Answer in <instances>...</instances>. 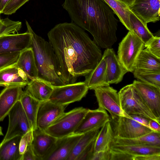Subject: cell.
Instances as JSON below:
<instances>
[{"mask_svg":"<svg viewBox=\"0 0 160 160\" xmlns=\"http://www.w3.org/2000/svg\"><path fill=\"white\" fill-rule=\"evenodd\" d=\"M47 35L55 56L58 75L66 84L88 75L102 58L100 48L72 22L56 25Z\"/></svg>","mask_w":160,"mask_h":160,"instance_id":"1","label":"cell"},{"mask_svg":"<svg viewBox=\"0 0 160 160\" xmlns=\"http://www.w3.org/2000/svg\"><path fill=\"white\" fill-rule=\"evenodd\" d=\"M27 31L31 34L32 48L38 70V78L54 86L66 84L58 74L56 59L53 48L49 42L37 35L26 21Z\"/></svg>","mask_w":160,"mask_h":160,"instance_id":"2","label":"cell"},{"mask_svg":"<svg viewBox=\"0 0 160 160\" xmlns=\"http://www.w3.org/2000/svg\"><path fill=\"white\" fill-rule=\"evenodd\" d=\"M121 108L125 114L141 116L159 122L150 109L145 104L132 84L127 85L118 92Z\"/></svg>","mask_w":160,"mask_h":160,"instance_id":"3","label":"cell"},{"mask_svg":"<svg viewBox=\"0 0 160 160\" xmlns=\"http://www.w3.org/2000/svg\"><path fill=\"white\" fill-rule=\"evenodd\" d=\"M88 109L82 107L75 108L64 112L44 131L57 138H60L73 134Z\"/></svg>","mask_w":160,"mask_h":160,"instance_id":"4","label":"cell"},{"mask_svg":"<svg viewBox=\"0 0 160 160\" xmlns=\"http://www.w3.org/2000/svg\"><path fill=\"white\" fill-rule=\"evenodd\" d=\"M145 48V45L140 39L130 31L119 43L117 56L128 72H133L137 58Z\"/></svg>","mask_w":160,"mask_h":160,"instance_id":"5","label":"cell"},{"mask_svg":"<svg viewBox=\"0 0 160 160\" xmlns=\"http://www.w3.org/2000/svg\"><path fill=\"white\" fill-rule=\"evenodd\" d=\"M88 90L84 81L53 86V90L49 100L57 104L67 106L81 100L86 95Z\"/></svg>","mask_w":160,"mask_h":160,"instance_id":"6","label":"cell"},{"mask_svg":"<svg viewBox=\"0 0 160 160\" xmlns=\"http://www.w3.org/2000/svg\"><path fill=\"white\" fill-rule=\"evenodd\" d=\"M110 122L114 137L119 138H133L154 131L131 118L120 116Z\"/></svg>","mask_w":160,"mask_h":160,"instance_id":"7","label":"cell"},{"mask_svg":"<svg viewBox=\"0 0 160 160\" xmlns=\"http://www.w3.org/2000/svg\"><path fill=\"white\" fill-rule=\"evenodd\" d=\"M8 115L9 118L8 129L0 144L16 136L22 137L32 129L20 100L14 105Z\"/></svg>","mask_w":160,"mask_h":160,"instance_id":"8","label":"cell"},{"mask_svg":"<svg viewBox=\"0 0 160 160\" xmlns=\"http://www.w3.org/2000/svg\"><path fill=\"white\" fill-rule=\"evenodd\" d=\"M93 90L98 108L107 110L111 115V119H114L120 116L129 117L121 108L119 94L116 90L108 86L97 88Z\"/></svg>","mask_w":160,"mask_h":160,"instance_id":"9","label":"cell"},{"mask_svg":"<svg viewBox=\"0 0 160 160\" xmlns=\"http://www.w3.org/2000/svg\"><path fill=\"white\" fill-rule=\"evenodd\" d=\"M128 8L146 25L160 20V0H135Z\"/></svg>","mask_w":160,"mask_h":160,"instance_id":"10","label":"cell"},{"mask_svg":"<svg viewBox=\"0 0 160 160\" xmlns=\"http://www.w3.org/2000/svg\"><path fill=\"white\" fill-rule=\"evenodd\" d=\"M155 117L160 121V88L134 80L132 83Z\"/></svg>","mask_w":160,"mask_h":160,"instance_id":"11","label":"cell"},{"mask_svg":"<svg viewBox=\"0 0 160 160\" xmlns=\"http://www.w3.org/2000/svg\"><path fill=\"white\" fill-rule=\"evenodd\" d=\"M66 107L49 100L40 102L36 117L37 128L44 131L64 112Z\"/></svg>","mask_w":160,"mask_h":160,"instance_id":"12","label":"cell"},{"mask_svg":"<svg viewBox=\"0 0 160 160\" xmlns=\"http://www.w3.org/2000/svg\"><path fill=\"white\" fill-rule=\"evenodd\" d=\"M31 35L28 31L2 36L0 37V54L21 52L31 47Z\"/></svg>","mask_w":160,"mask_h":160,"instance_id":"13","label":"cell"},{"mask_svg":"<svg viewBox=\"0 0 160 160\" xmlns=\"http://www.w3.org/2000/svg\"><path fill=\"white\" fill-rule=\"evenodd\" d=\"M110 120L105 110L99 108L95 110L88 109L73 134H83L96 128H100Z\"/></svg>","mask_w":160,"mask_h":160,"instance_id":"14","label":"cell"},{"mask_svg":"<svg viewBox=\"0 0 160 160\" xmlns=\"http://www.w3.org/2000/svg\"><path fill=\"white\" fill-rule=\"evenodd\" d=\"M102 58L106 64L108 83L110 84H118L121 82L128 71L120 62L114 50L111 48L106 49Z\"/></svg>","mask_w":160,"mask_h":160,"instance_id":"15","label":"cell"},{"mask_svg":"<svg viewBox=\"0 0 160 160\" xmlns=\"http://www.w3.org/2000/svg\"><path fill=\"white\" fill-rule=\"evenodd\" d=\"M58 138L37 128L33 131L32 147L36 160H45Z\"/></svg>","mask_w":160,"mask_h":160,"instance_id":"16","label":"cell"},{"mask_svg":"<svg viewBox=\"0 0 160 160\" xmlns=\"http://www.w3.org/2000/svg\"><path fill=\"white\" fill-rule=\"evenodd\" d=\"M83 134H72L58 138L45 160H66Z\"/></svg>","mask_w":160,"mask_h":160,"instance_id":"17","label":"cell"},{"mask_svg":"<svg viewBox=\"0 0 160 160\" xmlns=\"http://www.w3.org/2000/svg\"><path fill=\"white\" fill-rule=\"evenodd\" d=\"M16 63L0 70V87L18 86L24 88L28 85L30 81Z\"/></svg>","mask_w":160,"mask_h":160,"instance_id":"18","label":"cell"},{"mask_svg":"<svg viewBox=\"0 0 160 160\" xmlns=\"http://www.w3.org/2000/svg\"><path fill=\"white\" fill-rule=\"evenodd\" d=\"M23 87L14 86L5 87L0 93V122L2 121L19 100Z\"/></svg>","mask_w":160,"mask_h":160,"instance_id":"19","label":"cell"},{"mask_svg":"<svg viewBox=\"0 0 160 160\" xmlns=\"http://www.w3.org/2000/svg\"><path fill=\"white\" fill-rule=\"evenodd\" d=\"M16 64L25 73L30 81L38 78V70L31 47L20 52Z\"/></svg>","mask_w":160,"mask_h":160,"instance_id":"20","label":"cell"},{"mask_svg":"<svg viewBox=\"0 0 160 160\" xmlns=\"http://www.w3.org/2000/svg\"><path fill=\"white\" fill-rule=\"evenodd\" d=\"M111 144L160 147V133L152 131L133 138H123L114 137Z\"/></svg>","mask_w":160,"mask_h":160,"instance_id":"21","label":"cell"},{"mask_svg":"<svg viewBox=\"0 0 160 160\" xmlns=\"http://www.w3.org/2000/svg\"><path fill=\"white\" fill-rule=\"evenodd\" d=\"M89 89L109 86L107 80V65L104 59L102 58L94 69L85 76L84 81Z\"/></svg>","mask_w":160,"mask_h":160,"instance_id":"22","label":"cell"},{"mask_svg":"<svg viewBox=\"0 0 160 160\" xmlns=\"http://www.w3.org/2000/svg\"><path fill=\"white\" fill-rule=\"evenodd\" d=\"M27 86L26 90L40 102L49 100L53 90L50 83L38 78L30 81Z\"/></svg>","mask_w":160,"mask_h":160,"instance_id":"23","label":"cell"},{"mask_svg":"<svg viewBox=\"0 0 160 160\" xmlns=\"http://www.w3.org/2000/svg\"><path fill=\"white\" fill-rule=\"evenodd\" d=\"M134 71H160V58L151 54L146 48L144 49L137 58Z\"/></svg>","mask_w":160,"mask_h":160,"instance_id":"24","label":"cell"},{"mask_svg":"<svg viewBox=\"0 0 160 160\" xmlns=\"http://www.w3.org/2000/svg\"><path fill=\"white\" fill-rule=\"evenodd\" d=\"M29 122L31 129H37V114L40 102L34 98L26 90L23 91L19 99Z\"/></svg>","mask_w":160,"mask_h":160,"instance_id":"25","label":"cell"},{"mask_svg":"<svg viewBox=\"0 0 160 160\" xmlns=\"http://www.w3.org/2000/svg\"><path fill=\"white\" fill-rule=\"evenodd\" d=\"M21 137L16 136L0 144V160H21L19 144Z\"/></svg>","mask_w":160,"mask_h":160,"instance_id":"26","label":"cell"},{"mask_svg":"<svg viewBox=\"0 0 160 160\" xmlns=\"http://www.w3.org/2000/svg\"><path fill=\"white\" fill-rule=\"evenodd\" d=\"M110 148L112 150L123 152L134 157L160 154V147L111 144Z\"/></svg>","mask_w":160,"mask_h":160,"instance_id":"27","label":"cell"},{"mask_svg":"<svg viewBox=\"0 0 160 160\" xmlns=\"http://www.w3.org/2000/svg\"><path fill=\"white\" fill-rule=\"evenodd\" d=\"M114 135L110 121L102 128L96 137L94 152L110 148Z\"/></svg>","mask_w":160,"mask_h":160,"instance_id":"28","label":"cell"},{"mask_svg":"<svg viewBox=\"0 0 160 160\" xmlns=\"http://www.w3.org/2000/svg\"><path fill=\"white\" fill-rule=\"evenodd\" d=\"M129 19L131 32L138 37L145 46L153 37V34L148 29L147 25L144 24L135 15L130 11Z\"/></svg>","mask_w":160,"mask_h":160,"instance_id":"29","label":"cell"},{"mask_svg":"<svg viewBox=\"0 0 160 160\" xmlns=\"http://www.w3.org/2000/svg\"><path fill=\"white\" fill-rule=\"evenodd\" d=\"M117 15L120 21L129 31L131 29L129 19L130 10L125 3L118 0H104Z\"/></svg>","mask_w":160,"mask_h":160,"instance_id":"30","label":"cell"},{"mask_svg":"<svg viewBox=\"0 0 160 160\" xmlns=\"http://www.w3.org/2000/svg\"><path fill=\"white\" fill-rule=\"evenodd\" d=\"M99 129V128H96L83 133L76 144L66 160H76L82 152L97 137Z\"/></svg>","mask_w":160,"mask_h":160,"instance_id":"31","label":"cell"},{"mask_svg":"<svg viewBox=\"0 0 160 160\" xmlns=\"http://www.w3.org/2000/svg\"><path fill=\"white\" fill-rule=\"evenodd\" d=\"M132 73L139 81L160 88V71H134Z\"/></svg>","mask_w":160,"mask_h":160,"instance_id":"32","label":"cell"},{"mask_svg":"<svg viewBox=\"0 0 160 160\" xmlns=\"http://www.w3.org/2000/svg\"><path fill=\"white\" fill-rule=\"evenodd\" d=\"M22 25L21 22L13 21L8 18L2 19L0 21V37L8 34L18 33Z\"/></svg>","mask_w":160,"mask_h":160,"instance_id":"33","label":"cell"},{"mask_svg":"<svg viewBox=\"0 0 160 160\" xmlns=\"http://www.w3.org/2000/svg\"><path fill=\"white\" fill-rule=\"evenodd\" d=\"M20 52H17L0 54V70L16 63Z\"/></svg>","mask_w":160,"mask_h":160,"instance_id":"34","label":"cell"},{"mask_svg":"<svg viewBox=\"0 0 160 160\" xmlns=\"http://www.w3.org/2000/svg\"><path fill=\"white\" fill-rule=\"evenodd\" d=\"M145 47L151 54L160 58V36H154Z\"/></svg>","mask_w":160,"mask_h":160,"instance_id":"35","label":"cell"},{"mask_svg":"<svg viewBox=\"0 0 160 160\" xmlns=\"http://www.w3.org/2000/svg\"><path fill=\"white\" fill-rule=\"evenodd\" d=\"M29 0H10L4 8L2 13L11 15L15 13L21 6Z\"/></svg>","mask_w":160,"mask_h":160,"instance_id":"36","label":"cell"},{"mask_svg":"<svg viewBox=\"0 0 160 160\" xmlns=\"http://www.w3.org/2000/svg\"><path fill=\"white\" fill-rule=\"evenodd\" d=\"M33 138V130L32 129L21 137L19 144V151L21 155L24 154L28 145L32 143Z\"/></svg>","mask_w":160,"mask_h":160,"instance_id":"37","label":"cell"},{"mask_svg":"<svg viewBox=\"0 0 160 160\" xmlns=\"http://www.w3.org/2000/svg\"><path fill=\"white\" fill-rule=\"evenodd\" d=\"M96 137L92 141L82 152L78 155L76 160H91L94 153Z\"/></svg>","mask_w":160,"mask_h":160,"instance_id":"38","label":"cell"},{"mask_svg":"<svg viewBox=\"0 0 160 160\" xmlns=\"http://www.w3.org/2000/svg\"><path fill=\"white\" fill-rule=\"evenodd\" d=\"M110 149V160H133V156L123 152Z\"/></svg>","mask_w":160,"mask_h":160,"instance_id":"39","label":"cell"},{"mask_svg":"<svg viewBox=\"0 0 160 160\" xmlns=\"http://www.w3.org/2000/svg\"><path fill=\"white\" fill-rule=\"evenodd\" d=\"M111 154L110 148L105 150L95 152L90 160H110Z\"/></svg>","mask_w":160,"mask_h":160,"instance_id":"40","label":"cell"},{"mask_svg":"<svg viewBox=\"0 0 160 160\" xmlns=\"http://www.w3.org/2000/svg\"><path fill=\"white\" fill-rule=\"evenodd\" d=\"M31 143L27 147L26 151L22 155L21 160H36L32 149Z\"/></svg>","mask_w":160,"mask_h":160,"instance_id":"41","label":"cell"},{"mask_svg":"<svg viewBox=\"0 0 160 160\" xmlns=\"http://www.w3.org/2000/svg\"><path fill=\"white\" fill-rule=\"evenodd\" d=\"M133 160H160V154L136 156L134 157Z\"/></svg>","mask_w":160,"mask_h":160,"instance_id":"42","label":"cell"},{"mask_svg":"<svg viewBox=\"0 0 160 160\" xmlns=\"http://www.w3.org/2000/svg\"><path fill=\"white\" fill-rule=\"evenodd\" d=\"M130 116L132 118L148 127L149 122L150 119L139 115H132Z\"/></svg>","mask_w":160,"mask_h":160,"instance_id":"43","label":"cell"},{"mask_svg":"<svg viewBox=\"0 0 160 160\" xmlns=\"http://www.w3.org/2000/svg\"><path fill=\"white\" fill-rule=\"evenodd\" d=\"M148 127L152 131L160 133V122L157 121L153 119H150Z\"/></svg>","mask_w":160,"mask_h":160,"instance_id":"44","label":"cell"},{"mask_svg":"<svg viewBox=\"0 0 160 160\" xmlns=\"http://www.w3.org/2000/svg\"><path fill=\"white\" fill-rule=\"evenodd\" d=\"M10 0H0V14L2 13L5 6Z\"/></svg>","mask_w":160,"mask_h":160,"instance_id":"45","label":"cell"},{"mask_svg":"<svg viewBox=\"0 0 160 160\" xmlns=\"http://www.w3.org/2000/svg\"><path fill=\"white\" fill-rule=\"evenodd\" d=\"M126 4L128 7L131 6L135 0H118Z\"/></svg>","mask_w":160,"mask_h":160,"instance_id":"46","label":"cell"},{"mask_svg":"<svg viewBox=\"0 0 160 160\" xmlns=\"http://www.w3.org/2000/svg\"><path fill=\"white\" fill-rule=\"evenodd\" d=\"M3 135V134L2 132V128L0 126V136Z\"/></svg>","mask_w":160,"mask_h":160,"instance_id":"47","label":"cell"},{"mask_svg":"<svg viewBox=\"0 0 160 160\" xmlns=\"http://www.w3.org/2000/svg\"><path fill=\"white\" fill-rule=\"evenodd\" d=\"M2 19L1 18H0V21H1V20Z\"/></svg>","mask_w":160,"mask_h":160,"instance_id":"48","label":"cell"}]
</instances>
